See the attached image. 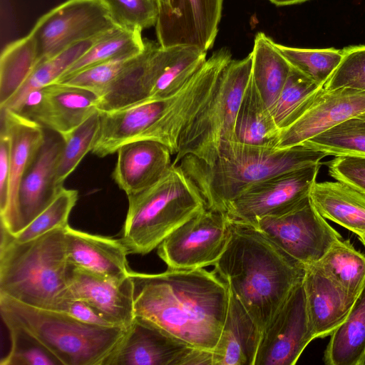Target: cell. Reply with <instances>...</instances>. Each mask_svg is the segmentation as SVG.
Wrapping results in <instances>:
<instances>
[{"mask_svg":"<svg viewBox=\"0 0 365 365\" xmlns=\"http://www.w3.org/2000/svg\"><path fill=\"white\" fill-rule=\"evenodd\" d=\"M135 315L145 318L195 348L212 352L225 322L230 287L213 271L168 268L136 272Z\"/></svg>","mask_w":365,"mask_h":365,"instance_id":"cell-1","label":"cell"},{"mask_svg":"<svg viewBox=\"0 0 365 365\" xmlns=\"http://www.w3.org/2000/svg\"><path fill=\"white\" fill-rule=\"evenodd\" d=\"M230 230L213 272L228 284L262 331L302 282L307 267L252 225L230 220Z\"/></svg>","mask_w":365,"mask_h":365,"instance_id":"cell-2","label":"cell"},{"mask_svg":"<svg viewBox=\"0 0 365 365\" xmlns=\"http://www.w3.org/2000/svg\"><path fill=\"white\" fill-rule=\"evenodd\" d=\"M326 156L303 144L278 149L233 141L223 144L218 158L210 164L187 155L178 165L197 187L206 207L225 213L229 204L252 186L319 163Z\"/></svg>","mask_w":365,"mask_h":365,"instance_id":"cell-3","label":"cell"},{"mask_svg":"<svg viewBox=\"0 0 365 365\" xmlns=\"http://www.w3.org/2000/svg\"><path fill=\"white\" fill-rule=\"evenodd\" d=\"M66 228L24 242L1 236L0 294L55 311L71 298Z\"/></svg>","mask_w":365,"mask_h":365,"instance_id":"cell-4","label":"cell"},{"mask_svg":"<svg viewBox=\"0 0 365 365\" xmlns=\"http://www.w3.org/2000/svg\"><path fill=\"white\" fill-rule=\"evenodd\" d=\"M120 240L129 254H148L175 229L206 207L195 184L172 164L155 184L128 196Z\"/></svg>","mask_w":365,"mask_h":365,"instance_id":"cell-5","label":"cell"},{"mask_svg":"<svg viewBox=\"0 0 365 365\" xmlns=\"http://www.w3.org/2000/svg\"><path fill=\"white\" fill-rule=\"evenodd\" d=\"M0 312L4 322L31 333L62 365H103L127 329L87 324L64 312L29 306L2 294Z\"/></svg>","mask_w":365,"mask_h":365,"instance_id":"cell-6","label":"cell"},{"mask_svg":"<svg viewBox=\"0 0 365 365\" xmlns=\"http://www.w3.org/2000/svg\"><path fill=\"white\" fill-rule=\"evenodd\" d=\"M252 58L250 53L225 66L212 98L182 131L173 164L187 155L210 164L223 144L237 141L235 121L251 75Z\"/></svg>","mask_w":365,"mask_h":365,"instance_id":"cell-7","label":"cell"},{"mask_svg":"<svg viewBox=\"0 0 365 365\" xmlns=\"http://www.w3.org/2000/svg\"><path fill=\"white\" fill-rule=\"evenodd\" d=\"M117 26L103 0H66L41 16L30 33L40 63Z\"/></svg>","mask_w":365,"mask_h":365,"instance_id":"cell-8","label":"cell"},{"mask_svg":"<svg viewBox=\"0 0 365 365\" xmlns=\"http://www.w3.org/2000/svg\"><path fill=\"white\" fill-rule=\"evenodd\" d=\"M252 225L306 267L316 263L342 239L316 210L309 196L285 212L258 219Z\"/></svg>","mask_w":365,"mask_h":365,"instance_id":"cell-9","label":"cell"},{"mask_svg":"<svg viewBox=\"0 0 365 365\" xmlns=\"http://www.w3.org/2000/svg\"><path fill=\"white\" fill-rule=\"evenodd\" d=\"M230 232V220L225 213L205 207L170 234L157 253L170 269L214 266L227 247Z\"/></svg>","mask_w":365,"mask_h":365,"instance_id":"cell-10","label":"cell"},{"mask_svg":"<svg viewBox=\"0 0 365 365\" xmlns=\"http://www.w3.org/2000/svg\"><path fill=\"white\" fill-rule=\"evenodd\" d=\"M103 365H212V353L190 346L150 320L135 316Z\"/></svg>","mask_w":365,"mask_h":365,"instance_id":"cell-11","label":"cell"},{"mask_svg":"<svg viewBox=\"0 0 365 365\" xmlns=\"http://www.w3.org/2000/svg\"><path fill=\"white\" fill-rule=\"evenodd\" d=\"M321 163L262 181L232 201L225 212L232 221L254 225L267 215L285 212L309 196Z\"/></svg>","mask_w":365,"mask_h":365,"instance_id":"cell-12","label":"cell"},{"mask_svg":"<svg viewBox=\"0 0 365 365\" xmlns=\"http://www.w3.org/2000/svg\"><path fill=\"white\" fill-rule=\"evenodd\" d=\"M314 339L301 282L262 331L254 365H294Z\"/></svg>","mask_w":365,"mask_h":365,"instance_id":"cell-13","label":"cell"},{"mask_svg":"<svg viewBox=\"0 0 365 365\" xmlns=\"http://www.w3.org/2000/svg\"><path fill=\"white\" fill-rule=\"evenodd\" d=\"M223 0H167L160 6L155 24L158 43L163 47L194 46L204 51L215 42Z\"/></svg>","mask_w":365,"mask_h":365,"instance_id":"cell-14","label":"cell"},{"mask_svg":"<svg viewBox=\"0 0 365 365\" xmlns=\"http://www.w3.org/2000/svg\"><path fill=\"white\" fill-rule=\"evenodd\" d=\"M98 101L92 91L54 83L31 91L15 112L62 136L98 111Z\"/></svg>","mask_w":365,"mask_h":365,"instance_id":"cell-15","label":"cell"},{"mask_svg":"<svg viewBox=\"0 0 365 365\" xmlns=\"http://www.w3.org/2000/svg\"><path fill=\"white\" fill-rule=\"evenodd\" d=\"M365 112V91L348 88H321L299 116L280 130L276 148L299 145L351 118Z\"/></svg>","mask_w":365,"mask_h":365,"instance_id":"cell-16","label":"cell"},{"mask_svg":"<svg viewBox=\"0 0 365 365\" xmlns=\"http://www.w3.org/2000/svg\"><path fill=\"white\" fill-rule=\"evenodd\" d=\"M63 139L46 134L36 159L24 176L14 214L1 229L14 235L29 225L54 200L63 187L56 183L58 163Z\"/></svg>","mask_w":365,"mask_h":365,"instance_id":"cell-17","label":"cell"},{"mask_svg":"<svg viewBox=\"0 0 365 365\" xmlns=\"http://www.w3.org/2000/svg\"><path fill=\"white\" fill-rule=\"evenodd\" d=\"M144 50L99 95L97 108L106 112L122 109L149 98L172 52V46L145 39Z\"/></svg>","mask_w":365,"mask_h":365,"instance_id":"cell-18","label":"cell"},{"mask_svg":"<svg viewBox=\"0 0 365 365\" xmlns=\"http://www.w3.org/2000/svg\"><path fill=\"white\" fill-rule=\"evenodd\" d=\"M68 279L71 298L89 303L116 326L128 328L130 325L135 316L130 274L113 279L69 264Z\"/></svg>","mask_w":365,"mask_h":365,"instance_id":"cell-19","label":"cell"},{"mask_svg":"<svg viewBox=\"0 0 365 365\" xmlns=\"http://www.w3.org/2000/svg\"><path fill=\"white\" fill-rule=\"evenodd\" d=\"M112 177L127 196L141 192L158 182L172 165L169 149L150 140L126 143L117 150Z\"/></svg>","mask_w":365,"mask_h":365,"instance_id":"cell-20","label":"cell"},{"mask_svg":"<svg viewBox=\"0 0 365 365\" xmlns=\"http://www.w3.org/2000/svg\"><path fill=\"white\" fill-rule=\"evenodd\" d=\"M302 284L314 339L331 335L344 321L356 298L314 265L306 267Z\"/></svg>","mask_w":365,"mask_h":365,"instance_id":"cell-21","label":"cell"},{"mask_svg":"<svg viewBox=\"0 0 365 365\" xmlns=\"http://www.w3.org/2000/svg\"><path fill=\"white\" fill-rule=\"evenodd\" d=\"M43 128L11 109L1 108V129L10 139L9 202L5 212L0 215L1 225L6 223L14 212L21 180L45 142Z\"/></svg>","mask_w":365,"mask_h":365,"instance_id":"cell-22","label":"cell"},{"mask_svg":"<svg viewBox=\"0 0 365 365\" xmlns=\"http://www.w3.org/2000/svg\"><path fill=\"white\" fill-rule=\"evenodd\" d=\"M67 259L70 264L94 274L123 279L129 276L128 250L120 239L66 228Z\"/></svg>","mask_w":365,"mask_h":365,"instance_id":"cell-23","label":"cell"},{"mask_svg":"<svg viewBox=\"0 0 365 365\" xmlns=\"http://www.w3.org/2000/svg\"><path fill=\"white\" fill-rule=\"evenodd\" d=\"M262 331L230 287V300L212 365H254Z\"/></svg>","mask_w":365,"mask_h":365,"instance_id":"cell-24","label":"cell"},{"mask_svg":"<svg viewBox=\"0 0 365 365\" xmlns=\"http://www.w3.org/2000/svg\"><path fill=\"white\" fill-rule=\"evenodd\" d=\"M311 201L326 220L365 236V196L340 181L315 182Z\"/></svg>","mask_w":365,"mask_h":365,"instance_id":"cell-25","label":"cell"},{"mask_svg":"<svg viewBox=\"0 0 365 365\" xmlns=\"http://www.w3.org/2000/svg\"><path fill=\"white\" fill-rule=\"evenodd\" d=\"M235 133L239 143L276 148L280 129L263 101L250 75L235 121Z\"/></svg>","mask_w":365,"mask_h":365,"instance_id":"cell-26","label":"cell"},{"mask_svg":"<svg viewBox=\"0 0 365 365\" xmlns=\"http://www.w3.org/2000/svg\"><path fill=\"white\" fill-rule=\"evenodd\" d=\"M324 361L328 365H365V284L344 321L330 335Z\"/></svg>","mask_w":365,"mask_h":365,"instance_id":"cell-27","label":"cell"},{"mask_svg":"<svg viewBox=\"0 0 365 365\" xmlns=\"http://www.w3.org/2000/svg\"><path fill=\"white\" fill-rule=\"evenodd\" d=\"M275 43L266 34L258 32L251 52V76L269 109L277 99L291 70Z\"/></svg>","mask_w":365,"mask_h":365,"instance_id":"cell-28","label":"cell"},{"mask_svg":"<svg viewBox=\"0 0 365 365\" xmlns=\"http://www.w3.org/2000/svg\"><path fill=\"white\" fill-rule=\"evenodd\" d=\"M312 265L356 298L365 284V255L341 239Z\"/></svg>","mask_w":365,"mask_h":365,"instance_id":"cell-29","label":"cell"},{"mask_svg":"<svg viewBox=\"0 0 365 365\" xmlns=\"http://www.w3.org/2000/svg\"><path fill=\"white\" fill-rule=\"evenodd\" d=\"M38 63L36 41L30 32L4 48L0 60V107L19 90Z\"/></svg>","mask_w":365,"mask_h":365,"instance_id":"cell-30","label":"cell"},{"mask_svg":"<svg viewBox=\"0 0 365 365\" xmlns=\"http://www.w3.org/2000/svg\"><path fill=\"white\" fill-rule=\"evenodd\" d=\"M103 34L76 43L58 55L38 63L19 90L0 108L16 111L31 91L41 89L58 81Z\"/></svg>","mask_w":365,"mask_h":365,"instance_id":"cell-31","label":"cell"},{"mask_svg":"<svg viewBox=\"0 0 365 365\" xmlns=\"http://www.w3.org/2000/svg\"><path fill=\"white\" fill-rule=\"evenodd\" d=\"M141 34L120 26L107 31L59 79L112 58L141 53L145 45Z\"/></svg>","mask_w":365,"mask_h":365,"instance_id":"cell-32","label":"cell"},{"mask_svg":"<svg viewBox=\"0 0 365 365\" xmlns=\"http://www.w3.org/2000/svg\"><path fill=\"white\" fill-rule=\"evenodd\" d=\"M206 56V51L194 46H172L170 57L148 99H163L177 93L203 65Z\"/></svg>","mask_w":365,"mask_h":365,"instance_id":"cell-33","label":"cell"},{"mask_svg":"<svg viewBox=\"0 0 365 365\" xmlns=\"http://www.w3.org/2000/svg\"><path fill=\"white\" fill-rule=\"evenodd\" d=\"M301 144L327 155L365 158V120L351 118Z\"/></svg>","mask_w":365,"mask_h":365,"instance_id":"cell-34","label":"cell"},{"mask_svg":"<svg viewBox=\"0 0 365 365\" xmlns=\"http://www.w3.org/2000/svg\"><path fill=\"white\" fill-rule=\"evenodd\" d=\"M322 88L291 66L277 99L269 108L279 128L282 130L293 123L309 101Z\"/></svg>","mask_w":365,"mask_h":365,"instance_id":"cell-35","label":"cell"},{"mask_svg":"<svg viewBox=\"0 0 365 365\" xmlns=\"http://www.w3.org/2000/svg\"><path fill=\"white\" fill-rule=\"evenodd\" d=\"M101 115L98 110L72 131L61 136L63 145L56 170V183L63 187L84 156L91 152L98 136Z\"/></svg>","mask_w":365,"mask_h":365,"instance_id":"cell-36","label":"cell"},{"mask_svg":"<svg viewBox=\"0 0 365 365\" xmlns=\"http://www.w3.org/2000/svg\"><path fill=\"white\" fill-rule=\"evenodd\" d=\"M78 198L76 190L63 187L51 203L29 225L12 235L1 229V236L16 242L34 240L51 230L66 227L70 213Z\"/></svg>","mask_w":365,"mask_h":365,"instance_id":"cell-37","label":"cell"},{"mask_svg":"<svg viewBox=\"0 0 365 365\" xmlns=\"http://www.w3.org/2000/svg\"><path fill=\"white\" fill-rule=\"evenodd\" d=\"M290 66L317 84L324 86L342 58V50L299 48L275 43Z\"/></svg>","mask_w":365,"mask_h":365,"instance_id":"cell-38","label":"cell"},{"mask_svg":"<svg viewBox=\"0 0 365 365\" xmlns=\"http://www.w3.org/2000/svg\"><path fill=\"white\" fill-rule=\"evenodd\" d=\"M4 323L9 330L11 346L0 365H62L31 333L15 324Z\"/></svg>","mask_w":365,"mask_h":365,"instance_id":"cell-39","label":"cell"},{"mask_svg":"<svg viewBox=\"0 0 365 365\" xmlns=\"http://www.w3.org/2000/svg\"><path fill=\"white\" fill-rule=\"evenodd\" d=\"M140 53L122 56L93 65L55 83L88 89L99 96L107 86L135 61Z\"/></svg>","mask_w":365,"mask_h":365,"instance_id":"cell-40","label":"cell"},{"mask_svg":"<svg viewBox=\"0 0 365 365\" xmlns=\"http://www.w3.org/2000/svg\"><path fill=\"white\" fill-rule=\"evenodd\" d=\"M103 1L120 27L143 31L157 23L160 10L158 0Z\"/></svg>","mask_w":365,"mask_h":365,"instance_id":"cell-41","label":"cell"},{"mask_svg":"<svg viewBox=\"0 0 365 365\" xmlns=\"http://www.w3.org/2000/svg\"><path fill=\"white\" fill-rule=\"evenodd\" d=\"M341 50V60L323 88L365 91V45L347 46Z\"/></svg>","mask_w":365,"mask_h":365,"instance_id":"cell-42","label":"cell"},{"mask_svg":"<svg viewBox=\"0 0 365 365\" xmlns=\"http://www.w3.org/2000/svg\"><path fill=\"white\" fill-rule=\"evenodd\" d=\"M326 165L331 178L365 196V158L336 156Z\"/></svg>","mask_w":365,"mask_h":365,"instance_id":"cell-43","label":"cell"},{"mask_svg":"<svg viewBox=\"0 0 365 365\" xmlns=\"http://www.w3.org/2000/svg\"><path fill=\"white\" fill-rule=\"evenodd\" d=\"M56 311L64 312L78 320L90 324L103 327L116 326L96 308L81 299L68 298L60 305Z\"/></svg>","mask_w":365,"mask_h":365,"instance_id":"cell-44","label":"cell"},{"mask_svg":"<svg viewBox=\"0 0 365 365\" xmlns=\"http://www.w3.org/2000/svg\"><path fill=\"white\" fill-rule=\"evenodd\" d=\"M10 174V139L7 133H0V215L8 205Z\"/></svg>","mask_w":365,"mask_h":365,"instance_id":"cell-45","label":"cell"},{"mask_svg":"<svg viewBox=\"0 0 365 365\" xmlns=\"http://www.w3.org/2000/svg\"><path fill=\"white\" fill-rule=\"evenodd\" d=\"M274 5L281 6H289L297 4H301L309 0H268Z\"/></svg>","mask_w":365,"mask_h":365,"instance_id":"cell-46","label":"cell"},{"mask_svg":"<svg viewBox=\"0 0 365 365\" xmlns=\"http://www.w3.org/2000/svg\"><path fill=\"white\" fill-rule=\"evenodd\" d=\"M359 240L361 242V243L364 245L365 247V236H361L359 237Z\"/></svg>","mask_w":365,"mask_h":365,"instance_id":"cell-47","label":"cell"},{"mask_svg":"<svg viewBox=\"0 0 365 365\" xmlns=\"http://www.w3.org/2000/svg\"><path fill=\"white\" fill-rule=\"evenodd\" d=\"M357 117H359V118H361V119H363V120H365V112H364V113H361V114H360L359 115H358Z\"/></svg>","mask_w":365,"mask_h":365,"instance_id":"cell-48","label":"cell"},{"mask_svg":"<svg viewBox=\"0 0 365 365\" xmlns=\"http://www.w3.org/2000/svg\"><path fill=\"white\" fill-rule=\"evenodd\" d=\"M158 1H159V5H163L167 1V0H158Z\"/></svg>","mask_w":365,"mask_h":365,"instance_id":"cell-49","label":"cell"}]
</instances>
